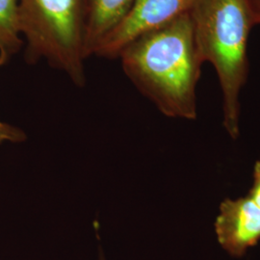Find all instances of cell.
I'll return each instance as SVG.
<instances>
[{
    "label": "cell",
    "instance_id": "6da1fadb",
    "mask_svg": "<svg viewBox=\"0 0 260 260\" xmlns=\"http://www.w3.org/2000/svg\"><path fill=\"white\" fill-rule=\"evenodd\" d=\"M118 58L132 83L164 115L196 119V87L203 64L189 13L137 38Z\"/></svg>",
    "mask_w": 260,
    "mask_h": 260
},
{
    "label": "cell",
    "instance_id": "7a4b0ae2",
    "mask_svg": "<svg viewBox=\"0 0 260 260\" xmlns=\"http://www.w3.org/2000/svg\"><path fill=\"white\" fill-rule=\"evenodd\" d=\"M197 54L213 66L223 93V125L239 135V94L246 84L248 40L254 26L246 0H196L189 12Z\"/></svg>",
    "mask_w": 260,
    "mask_h": 260
},
{
    "label": "cell",
    "instance_id": "3957f363",
    "mask_svg": "<svg viewBox=\"0 0 260 260\" xmlns=\"http://www.w3.org/2000/svg\"><path fill=\"white\" fill-rule=\"evenodd\" d=\"M25 60L41 59L85 83V0H19Z\"/></svg>",
    "mask_w": 260,
    "mask_h": 260
},
{
    "label": "cell",
    "instance_id": "277c9868",
    "mask_svg": "<svg viewBox=\"0 0 260 260\" xmlns=\"http://www.w3.org/2000/svg\"><path fill=\"white\" fill-rule=\"evenodd\" d=\"M196 0H135L121 24L106 38L94 52L104 58H118L131 42L178 17L189 13Z\"/></svg>",
    "mask_w": 260,
    "mask_h": 260
},
{
    "label": "cell",
    "instance_id": "5b68a950",
    "mask_svg": "<svg viewBox=\"0 0 260 260\" xmlns=\"http://www.w3.org/2000/svg\"><path fill=\"white\" fill-rule=\"evenodd\" d=\"M215 233L223 251L241 258L260 241V207L248 196L224 200L215 221Z\"/></svg>",
    "mask_w": 260,
    "mask_h": 260
},
{
    "label": "cell",
    "instance_id": "8992f818",
    "mask_svg": "<svg viewBox=\"0 0 260 260\" xmlns=\"http://www.w3.org/2000/svg\"><path fill=\"white\" fill-rule=\"evenodd\" d=\"M135 0H85L84 51L94 55L103 41L125 19Z\"/></svg>",
    "mask_w": 260,
    "mask_h": 260
},
{
    "label": "cell",
    "instance_id": "52a82bcc",
    "mask_svg": "<svg viewBox=\"0 0 260 260\" xmlns=\"http://www.w3.org/2000/svg\"><path fill=\"white\" fill-rule=\"evenodd\" d=\"M23 45L19 0H0V53L11 58Z\"/></svg>",
    "mask_w": 260,
    "mask_h": 260
},
{
    "label": "cell",
    "instance_id": "ba28073f",
    "mask_svg": "<svg viewBox=\"0 0 260 260\" xmlns=\"http://www.w3.org/2000/svg\"><path fill=\"white\" fill-rule=\"evenodd\" d=\"M9 60L8 56L0 53V68L5 65ZM24 139L25 134L21 130L0 121V144L6 141L12 143H19L24 141Z\"/></svg>",
    "mask_w": 260,
    "mask_h": 260
},
{
    "label": "cell",
    "instance_id": "9c48e42d",
    "mask_svg": "<svg viewBox=\"0 0 260 260\" xmlns=\"http://www.w3.org/2000/svg\"><path fill=\"white\" fill-rule=\"evenodd\" d=\"M248 197L255 205L260 207V159L256 161L253 168L252 185L249 191Z\"/></svg>",
    "mask_w": 260,
    "mask_h": 260
},
{
    "label": "cell",
    "instance_id": "30bf717a",
    "mask_svg": "<svg viewBox=\"0 0 260 260\" xmlns=\"http://www.w3.org/2000/svg\"><path fill=\"white\" fill-rule=\"evenodd\" d=\"M254 25L260 24V0H246Z\"/></svg>",
    "mask_w": 260,
    "mask_h": 260
},
{
    "label": "cell",
    "instance_id": "8fae6325",
    "mask_svg": "<svg viewBox=\"0 0 260 260\" xmlns=\"http://www.w3.org/2000/svg\"><path fill=\"white\" fill-rule=\"evenodd\" d=\"M101 259L104 260V258H103V256H102V257H101Z\"/></svg>",
    "mask_w": 260,
    "mask_h": 260
}]
</instances>
